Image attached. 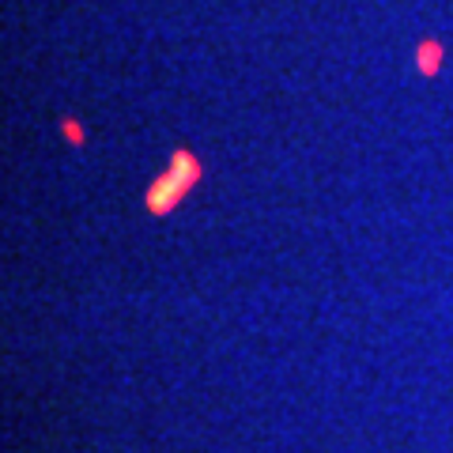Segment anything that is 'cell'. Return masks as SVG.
Returning <instances> with one entry per match:
<instances>
[{"mask_svg": "<svg viewBox=\"0 0 453 453\" xmlns=\"http://www.w3.org/2000/svg\"><path fill=\"white\" fill-rule=\"evenodd\" d=\"M196 178H201V163L193 159L189 151H174V163H170L166 174H159V181L148 189V208L155 211V216H166V211H174V204L186 196L193 186H196Z\"/></svg>", "mask_w": 453, "mask_h": 453, "instance_id": "1", "label": "cell"}]
</instances>
